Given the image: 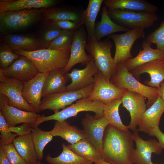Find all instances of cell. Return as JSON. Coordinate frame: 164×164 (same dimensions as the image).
I'll return each instance as SVG.
<instances>
[{"instance_id": "6da1fadb", "label": "cell", "mask_w": 164, "mask_h": 164, "mask_svg": "<svg viewBox=\"0 0 164 164\" xmlns=\"http://www.w3.org/2000/svg\"><path fill=\"white\" fill-rule=\"evenodd\" d=\"M133 134L109 124L103 137L102 159L112 164H133Z\"/></svg>"}, {"instance_id": "7a4b0ae2", "label": "cell", "mask_w": 164, "mask_h": 164, "mask_svg": "<svg viewBox=\"0 0 164 164\" xmlns=\"http://www.w3.org/2000/svg\"><path fill=\"white\" fill-rule=\"evenodd\" d=\"M14 52L31 60L39 72L43 73L65 68L70 59V49H40L33 51L19 50Z\"/></svg>"}, {"instance_id": "3957f363", "label": "cell", "mask_w": 164, "mask_h": 164, "mask_svg": "<svg viewBox=\"0 0 164 164\" xmlns=\"http://www.w3.org/2000/svg\"><path fill=\"white\" fill-rule=\"evenodd\" d=\"M104 105L105 104L100 101H91L88 97L81 98L53 114L47 116L44 114L41 115L30 125L32 128H34L38 127L41 123L49 121H62L70 118L76 117L79 113L84 111L93 112L95 113L94 116L96 118H101L104 117Z\"/></svg>"}, {"instance_id": "277c9868", "label": "cell", "mask_w": 164, "mask_h": 164, "mask_svg": "<svg viewBox=\"0 0 164 164\" xmlns=\"http://www.w3.org/2000/svg\"><path fill=\"white\" fill-rule=\"evenodd\" d=\"M117 86L139 94L147 98V107H150L158 97L159 89L143 84L138 81L124 64L117 65L116 71L110 80Z\"/></svg>"}, {"instance_id": "5b68a950", "label": "cell", "mask_w": 164, "mask_h": 164, "mask_svg": "<svg viewBox=\"0 0 164 164\" xmlns=\"http://www.w3.org/2000/svg\"><path fill=\"white\" fill-rule=\"evenodd\" d=\"M113 45L109 38L102 41L95 39L88 41L85 46L99 70L109 81L115 74L117 67L111 56V49Z\"/></svg>"}, {"instance_id": "8992f818", "label": "cell", "mask_w": 164, "mask_h": 164, "mask_svg": "<svg viewBox=\"0 0 164 164\" xmlns=\"http://www.w3.org/2000/svg\"><path fill=\"white\" fill-rule=\"evenodd\" d=\"M94 83L82 89L52 94L43 97L39 108V112L46 109L52 111L54 113L70 105L74 101L81 98H87L94 87Z\"/></svg>"}, {"instance_id": "52a82bcc", "label": "cell", "mask_w": 164, "mask_h": 164, "mask_svg": "<svg viewBox=\"0 0 164 164\" xmlns=\"http://www.w3.org/2000/svg\"><path fill=\"white\" fill-rule=\"evenodd\" d=\"M108 14L115 23L130 29L151 27L158 19L156 14L136 12L130 10L115 9L108 10Z\"/></svg>"}, {"instance_id": "ba28073f", "label": "cell", "mask_w": 164, "mask_h": 164, "mask_svg": "<svg viewBox=\"0 0 164 164\" xmlns=\"http://www.w3.org/2000/svg\"><path fill=\"white\" fill-rule=\"evenodd\" d=\"M40 14L41 11L34 9L0 13V31L6 33L26 28L37 21Z\"/></svg>"}, {"instance_id": "9c48e42d", "label": "cell", "mask_w": 164, "mask_h": 164, "mask_svg": "<svg viewBox=\"0 0 164 164\" xmlns=\"http://www.w3.org/2000/svg\"><path fill=\"white\" fill-rule=\"evenodd\" d=\"M144 29L137 28L121 34H113L108 36L114 41L115 51L114 61L117 65L123 64L127 59L132 58L131 50L135 41L145 37Z\"/></svg>"}, {"instance_id": "30bf717a", "label": "cell", "mask_w": 164, "mask_h": 164, "mask_svg": "<svg viewBox=\"0 0 164 164\" xmlns=\"http://www.w3.org/2000/svg\"><path fill=\"white\" fill-rule=\"evenodd\" d=\"M81 124L85 138L95 147L101 158L104 133L109 124V121L104 117L98 118L87 113L82 120Z\"/></svg>"}, {"instance_id": "8fae6325", "label": "cell", "mask_w": 164, "mask_h": 164, "mask_svg": "<svg viewBox=\"0 0 164 164\" xmlns=\"http://www.w3.org/2000/svg\"><path fill=\"white\" fill-rule=\"evenodd\" d=\"M94 78V88L88 97L91 101H100L105 104L114 99L121 98L128 91L108 80L99 70Z\"/></svg>"}, {"instance_id": "7c38bea8", "label": "cell", "mask_w": 164, "mask_h": 164, "mask_svg": "<svg viewBox=\"0 0 164 164\" xmlns=\"http://www.w3.org/2000/svg\"><path fill=\"white\" fill-rule=\"evenodd\" d=\"M23 86V82L0 74V94L7 97L9 104L23 111L35 112L22 96Z\"/></svg>"}, {"instance_id": "4fadbf2b", "label": "cell", "mask_w": 164, "mask_h": 164, "mask_svg": "<svg viewBox=\"0 0 164 164\" xmlns=\"http://www.w3.org/2000/svg\"><path fill=\"white\" fill-rule=\"evenodd\" d=\"M39 73L33 62L22 55H20L7 68H0V74L23 83L31 80Z\"/></svg>"}, {"instance_id": "5bb4252c", "label": "cell", "mask_w": 164, "mask_h": 164, "mask_svg": "<svg viewBox=\"0 0 164 164\" xmlns=\"http://www.w3.org/2000/svg\"><path fill=\"white\" fill-rule=\"evenodd\" d=\"M138 132L137 129L133 133L136 146L133 154V164H153L152 154H160L162 149L158 141L153 139L144 140L139 136Z\"/></svg>"}, {"instance_id": "9a60e30c", "label": "cell", "mask_w": 164, "mask_h": 164, "mask_svg": "<svg viewBox=\"0 0 164 164\" xmlns=\"http://www.w3.org/2000/svg\"><path fill=\"white\" fill-rule=\"evenodd\" d=\"M0 110L9 127L21 123L30 124L41 115L35 112L23 111L9 105L7 97L1 94Z\"/></svg>"}, {"instance_id": "2e32d148", "label": "cell", "mask_w": 164, "mask_h": 164, "mask_svg": "<svg viewBox=\"0 0 164 164\" xmlns=\"http://www.w3.org/2000/svg\"><path fill=\"white\" fill-rule=\"evenodd\" d=\"M86 44L85 33L81 26L74 32L70 59L66 67L63 69L64 73H67L76 64L86 66L91 60L92 57L85 51Z\"/></svg>"}, {"instance_id": "e0dca14e", "label": "cell", "mask_w": 164, "mask_h": 164, "mask_svg": "<svg viewBox=\"0 0 164 164\" xmlns=\"http://www.w3.org/2000/svg\"><path fill=\"white\" fill-rule=\"evenodd\" d=\"M146 98L139 94L128 91L121 98L123 107L130 114L131 121L128 126L133 131L137 130L140 119L147 109Z\"/></svg>"}, {"instance_id": "ac0fdd59", "label": "cell", "mask_w": 164, "mask_h": 164, "mask_svg": "<svg viewBox=\"0 0 164 164\" xmlns=\"http://www.w3.org/2000/svg\"><path fill=\"white\" fill-rule=\"evenodd\" d=\"M49 71L39 73L31 80L24 83L22 96L27 103L39 113L41 102L43 87Z\"/></svg>"}, {"instance_id": "d6986e66", "label": "cell", "mask_w": 164, "mask_h": 164, "mask_svg": "<svg viewBox=\"0 0 164 164\" xmlns=\"http://www.w3.org/2000/svg\"><path fill=\"white\" fill-rule=\"evenodd\" d=\"M99 71L93 58L84 68L73 69L68 73L71 82L67 86V91L80 90L94 83V76Z\"/></svg>"}, {"instance_id": "ffe728a7", "label": "cell", "mask_w": 164, "mask_h": 164, "mask_svg": "<svg viewBox=\"0 0 164 164\" xmlns=\"http://www.w3.org/2000/svg\"><path fill=\"white\" fill-rule=\"evenodd\" d=\"M164 112V101L159 96L142 114L137 130L152 136L154 130L159 127L160 120Z\"/></svg>"}, {"instance_id": "44dd1931", "label": "cell", "mask_w": 164, "mask_h": 164, "mask_svg": "<svg viewBox=\"0 0 164 164\" xmlns=\"http://www.w3.org/2000/svg\"><path fill=\"white\" fill-rule=\"evenodd\" d=\"M130 72L136 79H138L142 73H148L150 80L146 81L145 84L149 87L159 88L164 81V59L149 62Z\"/></svg>"}, {"instance_id": "7402d4cb", "label": "cell", "mask_w": 164, "mask_h": 164, "mask_svg": "<svg viewBox=\"0 0 164 164\" xmlns=\"http://www.w3.org/2000/svg\"><path fill=\"white\" fill-rule=\"evenodd\" d=\"M108 10L121 9L136 12L156 14L157 7L145 0H105Z\"/></svg>"}, {"instance_id": "603a6c76", "label": "cell", "mask_w": 164, "mask_h": 164, "mask_svg": "<svg viewBox=\"0 0 164 164\" xmlns=\"http://www.w3.org/2000/svg\"><path fill=\"white\" fill-rule=\"evenodd\" d=\"M70 79L68 73H64L63 69L49 71L43 84L42 97L52 94L67 91L66 84Z\"/></svg>"}, {"instance_id": "cb8c5ba5", "label": "cell", "mask_w": 164, "mask_h": 164, "mask_svg": "<svg viewBox=\"0 0 164 164\" xmlns=\"http://www.w3.org/2000/svg\"><path fill=\"white\" fill-rule=\"evenodd\" d=\"M151 45L145 40L142 43V50L135 57L127 59L123 63L128 70L130 71L139 66L149 62L164 59V53L158 49L152 48Z\"/></svg>"}, {"instance_id": "d4e9b609", "label": "cell", "mask_w": 164, "mask_h": 164, "mask_svg": "<svg viewBox=\"0 0 164 164\" xmlns=\"http://www.w3.org/2000/svg\"><path fill=\"white\" fill-rule=\"evenodd\" d=\"M54 0H0V13L33 8H47L55 5Z\"/></svg>"}, {"instance_id": "484cf974", "label": "cell", "mask_w": 164, "mask_h": 164, "mask_svg": "<svg viewBox=\"0 0 164 164\" xmlns=\"http://www.w3.org/2000/svg\"><path fill=\"white\" fill-rule=\"evenodd\" d=\"M103 2V0H90L86 9L81 13L79 25L80 26L83 24L85 26L88 41L95 40V21Z\"/></svg>"}, {"instance_id": "4316f807", "label": "cell", "mask_w": 164, "mask_h": 164, "mask_svg": "<svg viewBox=\"0 0 164 164\" xmlns=\"http://www.w3.org/2000/svg\"><path fill=\"white\" fill-rule=\"evenodd\" d=\"M50 131L53 137H60L70 144L85 138L83 130L70 125L66 120L62 121H56L53 128Z\"/></svg>"}, {"instance_id": "83f0119b", "label": "cell", "mask_w": 164, "mask_h": 164, "mask_svg": "<svg viewBox=\"0 0 164 164\" xmlns=\"http://www.w3.org/2000/svg\"><path fill=\"white\" fill-rule=\"evenodd\" d=\"M101 19L95 27V39L100 41L103 37L119 32H126L130 29L114 22L109 16L107 8L103 7L101 14Z\"/></svg>"}, {"instance_id": "f1b7e54d", "label": "cell", "mask_w": 164, "mask_h": 164, "mask_svg": "<svg viewBox=\"0 0 164 164\" xmlns=\"http://www.w3.org/2000/svg\"><path fill=\"white\" fill-rule=\"evenodd\" d=\"M12 144L18 153L28 164H36L38 161L37 156L31 133L18 136Z\"/></svg>"}, {"instance_id": "f546056e", "label": "cell", "mask_w": 164, "mask_h": 164, "mask_svg": "<svg viewBox=\"0 0 164 164\" xmlns=\"http://www.w3.org/2000/svg\"><path fill=\"white\" fill-rule=\"evenodd\" d=\"M4 43L14 51L23 50L33 51L40 47L38 39L30 36L8 34L4 38Z\"/></svg>"}, {"instance_id": "4dcf8cb0", "label": "cell", "mask_w": 164, "mask_h": 164, "mask_svg": "<svg viewBox=\"0 0 164 164\" xmlns=\"http://www.w3.org/2000/svg\"><path fill=\"white\" fill-rule=\"evenodd\" d=\"M63 150L60 155L52 157L47 154L45 160L49 164H92L93 162L77 155L64 143L62 144Z\"/></svg>"}, {"instance_id": "1f68e13d", "label": "cell", "mask_w": 164, "mask_h": 164, "mask_svg": "<svg viewBox=\"0 0 164 164\" xmlns=\"http://www.w3.org/2000/svg\"><path fill=\"white\" fill-rule=\"evenodd\" d=\"M68 146L77 155L93 163L101 159L95 147L85 138Z\"/></svg>"}, {"instance_id": "d6a6232c", "label": "cell", "mask_w": 164, "mask_h": 164, "mask_svg": "<svg viewBox=\"0 0 164 164\" xmlns=\"http://www.w3.org/2000/svg\"><path fill=\"white\" fill-rule=\"evenodd\" d=\"M121 104V98H117L105 104L104 117L110 124L121 129L129 130L128 126L125 125L122 122L119 114V108Z\"/></svg>"}, {"instance_id": "836d02e7", "label": "cell", "mask_w": 164, "mask_h": 164, "mask_svg": "<svg viewBox=\"0 0 164 164\" xmlns=\"http://www.w3.org/2000/svg\"><path fill=\"white\" fill-rule=\"evenodd\" d=\"M31 134L38 161L40 162L43 158L44 149L53 140V136L50 131L43 130L38 127L32 128Z\"/></svg>"}, {"instance_id": "e575fe53", "label": "cell", "mask_w": 164, "mask_h": 164, "mask_svg": "<svg viewBox=\"0 0 164 164\" xmlns=\"http://www.w3.org/2000/svg\"><path fill=\"white\" fill-rule=\"evenodd\" d=\"M44 16L46 20H68L79 24L81 13L70 11L52 9L46 11Z\"/></svg>"}, {"instance_id": "d590c367", "label": "cell", "mask_w": 164, "mask_h": 164, "mask_svg": "<svg viewBox=\"0 0 164 164\" xmlns=\"http://www.w3.org/2000/svg\"><path fill=\"white\" fill-rule=\"evenodd\" d=\"M75 31L63 30L50 43L48 48L56 50L70 49Z\"/></svg>"}, {"instance_id": "8d00e7d4", "label": "cell", "mask_w": 164, "mask_h": 164, "mask_svg": "<svg viewBox=\"0 0 164 164\" xmlns=\"http://www.w3.org/2000/svg\"><path fill=\"white\" fill-rule=\"evenodd\" d=\"M9 126L0 111V147L12 143L16 137V134L12 133L9 129Z\"/></svg>"}, {"instance_id": "74e56055", "label": "cell", "mask_w": 164, "mask_h": 164, "mask_svg": "<svg viewBox=\"0 0 164 164\" xmlns=\"http://www.w3.org/2000/svg\"><path fill=\"white\" fill-rule=\"evenodd\" d=\"M62 30L51 25L43 32L38 39L40 47L48 48L51 43L61 33Z\"/></svg>"}, {"instance_id": "f35d334b", "label": "cell", "mask_w": 164, "mask_h": 164, "mask_svg": "<svg viewBox=\"0 0 164 164\" xmlns=\"http://www.w3.org/2000/svg\"><path fill=\"white\" fill-rule=\"evenodd\" d=\"M20 56L6 45L4 43L2 44L0 47V68H7Z\"/></svg>"}, {"instance_id": "ab89813d", "label": "cell", "mask_w": 164, "mask_h": 164, "mask_svg": "<svg viewBox=\"0 0 164 164\" xmlns=\"http://www.w3.org/2000/svg\"><path fill=\"white\" fill-rule=\"evenodd\" d=\"M145 40L151 46L155 44L157 48L164 53V20L156 29L146 36Z\"/></svg>"}, {"instance_id": "60d3db41", "label": "cell", "mask_w": 164, "mask_h": 164, "mask_svg": "<svg viewBox=\"0 0 164 164\" xmlns=\"http://www.w3.org/2000/svg\"><path fill=\"white\" fill-rule=\"evenodd\" d=\"M3 147L11 164H28L18 153L12 143Z\"/></svg>"}, {"instance_id": "b9f144b4", "label": "cell", "mask_w": 164, "mask_h": 164, "mask_svg": "<svg viewBox=\"0 0 164 164\" xmlns=\"http://www.w3.org/2000/svg\"><path fill=\"white\" fill-rule=\"evenodd\" d=\"M51 25L62 30L75 31L80 27L79 24L68 20H51Z\"/></svg>"}, {"instance_id": "7bdbcfd3", "label": "cell", "mask_w": 164, "mask_h": 164, "mask_svg": "<svg viewBox=\"0 0 164 164\" xmlns=\"http://www.w3.org/2000/svg\"><path fill=\"white\" fill-rule=\"evenodd\" d=\"M32 128L29 124L23 123L18 126L9 127L10 131L16 134L18 136H23L30 134L32 131Z\"/></svg>"}, {"instance_id": "ee69618b", "label": "cell", "mask_w": 164, "mask_h": 164, "mask_svg": "<svg viewBox=\"0 0 164 164\" xmlns=\"http://www.w3.org/2000/svg\"><path fill=\"white\" fill-rule=\"evenodd\" d=\"M152 136L155 137L157 138L162 148L164 149V133L161 131L159 127L154 130Z\"/></svg>"}, {"instance_id": "f6af8a7d", "label": "cell", "mask_w": 164, "mask_h": 164, "mask_svg": "<svg viewBox=\"0 0 164 164\" xmlns=\"http://www.w3.org/2000/svg\"><path fill=\"white\" fill-rule=\"evenodd\" d=\"M0 164H11L3 147H0Z\"/></svg>"}, {"instance_id": "bcb514c9", "label": "cell", "mask_w": 164, "mask_h": 164, "mask_svg": "<svg viewBox=\"0 0 164 164\" xmlns=\"http://www.w3.org/2000/svg\"><path fill=\"white\" fill-rule=\"evenodd\" d=\"M158 89L159 96L164 101V81L160 84Z\"/></svg>"}, {"instance_id": "7dc6e473", "label": "cell", "mask_w": 164, "mask_h": 164, "mask_svg": "<svg viewBox=\"0 0 164 164\" xmlns=\"http://www.w3.org/2000/svg\"><path fill=\"white\" fill-rule=\"evenodd\" d=\"M94 163V164H112L107 162L102 159H99Z\"/></svg>"}, {"instance_id": "c3c4849f", "label": "cell", "mask_w": 164, "mask_h": 164, "mask_svg": "<svg viewBox=\"0 0 164 164\" xmlns=\"http://www.w3.org/2000/svg\"><path fill=\"white\" fill-rule=\"evenodd\" d=\"M36 164H43L41 162H40L39 161H38Z\"/></svg>"}, {"instance_id": "681fc988", "label": "cell", "mask_w": 164, "mask_h": 164, "mask_svg": "<svg viewBox=\"0 0 164 164\" xmlns=\"http://www.w3.org/2000/svg\"><path fill=\"white\" fill-rule=\"evenodd\" d=\"M153 164H154V163H153Z\"/></svg>"}]
</instances>
